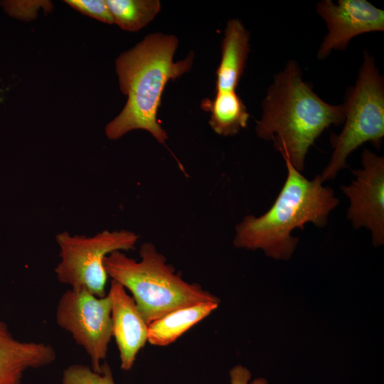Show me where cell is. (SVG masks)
Masks as SVG:
<instances>
[{
    "label": "cell",
    "instance_id": "16",
    "mask_svg": "<svg viewBox=\"0 0 384 384\" xmlns=\"http://www.w3.org/2000/svg\"><path fill=\"white\" fill-rule=\"evenodd\" d=\"M62 384H115L110 366L105 362L100 373L94 372L90 367L73 364L64 370Z\"/></svg>",
    "mask_w": 384,
    "mask_h": 384
},
{
    "label": "cell",
    "instance_id": "4",
    "mask_svg": "<svg viewBox=\"0 0 384 384\" xmlns=\"http://www.w3.org/2000/svg\"><path fill=\"white\" fill-rule=\"evenodd\" d=\"M137 261L115 251L105 258L104 267L108 277L130 291L147 324L182 307L220 302L200 285L184 281L153 243H143Z\"/></svg>",
    "mask_w": 384,
    "mask_h": 384
},
{
    "label": "cell",
    "instance_id": "3",
    "mask_svg": "<svg viewBox=\"0 0 384 384\" xmlns=\"http://www.w3.org/2000/svg\"><path fill=\"white\" fill-rule=\"evenodd\" d=\"M284 159L287 176L274 203L259 217L246 215L236 225L233 244L238 248L260 249L268 257L287 260L299 241L292 235L293 230H304L307 223L326 226L339 201L331 188L323 186L320 174L309 180Z\"/></svg>",
    "mask_w": 384,
    "mask_h": 384
},
{
    "label": "cell",
    "instance_id": "15",
    "mask_svg": "<svg viewBox=\"0 0 384 384\" xmlns=\"http://www.w3.org/2000/svg\"><path fill=\"white\" fill-rule=\"evenodd\" d=\"M114 23L127 31H138L161 10L159 0H106Z\"/></svg>",
    "mask_w": 384,
    "mask_h": 384
},
{
    "label": "cell",
    "instance_id": "19",
    "mask_svg": "<svg viewBox=\"0 0 384 384\" xmlns=\"http://www.w3.org/2000/svg\"><path fill=\"white\" fill-rule=\"evenodd\" d=\"M230 384H269L268 381L262 377L250 381L251 373L248 368L242 365H236L229 372Z\"/></svg>",
    "mask_w": 384,
    "mask_h": 384
},
{
    "label": "cell",
    "instance_id": "8",
    "mask_svg": "<svg viewBox=\"0 0 384 384\" xmlns=\"http://www.w3.org/2000/svg\"><path fill=\"white\" fill-rule=\"evenodd\" d=\"M361 163L352 171L356 179L341 188L350 201L348 220L356 229L369 230L375 247L384 242V157L365 149Z\"/></svg>",
    "mask_w": 384,
    "mask_h": 384
},
{
    "label": "cell",
    "instance_id": "17",
    "mask_svg": "<svg viewBox=\"0 0 384 384\" xmlns=\"http://www.w3.org/2000/svg\"><path fill=\"white\" fill-rule=\"evenodd\" d=\"M65 2L80 13L107 23H114L112 16L103 0H66Z\"/></svg>",
    "mask_w": 384,
    "mask_h": 384
},
{
    "label": "cell",
    "instance_id": "9",
    "mask_svg": "<svg viewBox=\"0 0 384 384\" xmlns=\"http://www.w3.org/2000/svg\"><path fill=\"white\" fill-rule=\"evenodd\" d=\"M316 10L328 28L316 53L318 60L325 59L334 50H345L358 35L384 31V11L366 0H322Z\"/></svg>",
    "mask_w": 384,
    "mask_h": 384
},
{
    "label": "cell",
    "instance_id": "1",
    "mask_svg": "<svg viewBox=\"0 0 384 384\" xmlns=\"http://www.w3.org/2000/svg\"><path fill=\"white\" fill-rule=\"evenodd\" d=\"M257 136L272 141L283 158L299 172L316 139L331 125L345 121L343 105H331L319 97L302 78L296 60H289L275 74L262 102Z\"/></svg>",
    "mask_w": 384,
    "mask_h": 384
},
{
    "label": "cell",
    "instance_id": "18",
    "mask_svg": "<svg viewBox=\"0 0 384 384\" xmlns=\"http://www.w3.org/2000/svg\"><path fill=\"white\" fill-rule=\"evenodd\" d=\"M7 6L9 10L14 14L17 11L15 16L22 17L23 18H32L33 16L36 15V11L41 6L47 5L50 4L49 1H13V3L9 2Z\"/></svg>",
    "mask_w": 384,
    "mask_h": 384
},
{
    "label": "cell",
    "instance_id": "13",
    "mask_svg": "<svg viewBox=\"0 0 384 384\" xmlns=\"http://www.w3.org/2000/svg\"><path fill=\"white\" fill-rule=\"evenodd\" d=\"M219 303L206 302L172 311L148 324L147 341L165 346L218 308Z\"/></svg>",
    "mask_w": 384,
    "mask_h": 384
},
{
    "label": "cell",
    "instance_id": "10",
    "mask_svg": "<svg viewBox=\"0 0 384 384\" xmlns=\"http://www.w3.org/2000/svg\"><path fill=\"white\" fill-rule=\"evenodd\" d=\"M108 294L112 303V336L119 352L120 366L129 370L147 341L148 324L121 284L112 279Z\"/></svg>",
    "mask_w": 384,
    "mask_h": 384
},
{
    "label": "cell",
    "instance_id": "11",
    "mask_svg": "<svg viewBox=\"0 0 384 384\" xmlns=\"http://www.w3.org/2000/svg\"><path fill=\"white\" fill-rule=\"evenodd\" d=\"M55 358L51 345L17 339L0 319V384H20L27 370L48 366Z\"/></svg>",
    "mask_w": 384,
    "mask_h": 384
},
{
    "label": "cell",
    "instance_id": "14",
    "mask_svg": "<svg viewBox=\"0 0 384 384\" xmlns=\"http://www.w3.org/2000/svg\"><path fill=\"white\" fill-rule=\"evenodd\" d=\"M201 106L210 113L209 124L219 135L234 136L247 127L250 114L235 90L216 92L214 98L203 99Z\"/></svg>",
    "mask_w": 384,
    "mask_h": 384
},
{
    "label": "cell",
    "instance_id": "2",
    "mask_svg": "<svg viewBox=\"0 0 384 384\" xmlns=\"http://www.w3.org/2000/svg\"><path fill=\"white\" fill-rule=\"evenodd\" d=\"M178 43L174 36L151 33L117 58L119 86L127 95V101L122 112L105 127L109 139L143 129L158 142L165 144L167 133L157 119L162 94L167 82L188 72L193 60V53H190L186 58L174 62Z\"/></svg>",
    "mask_w": 384,
    "mask_h": 384
},
{
    "label": "cell",
    "instance_id": "7",
    "mask_svg": "<svg viewBox=\"0 0 384 384\" xmlns=\"http://www.w3.org/2000/svg\"><path fill=\"white\" fill-rule=\"evenodd\" d=\"M112 303L108 293L97 297L85 289H70L56 308L58 325L68 331L91 361V369L100 373L112 336Z\"/></svg>",
    "mask_w": 384,
    "mask_h": 384
},
{
    "label": "cell",
    "instance_id": "5",
    "mask_svg": "<svg viewBox=\"0 0 384 384\" xmlns=\"http://www.w3.org/2000/svg\"><path fill=\"white\" fill-rule=\"evenodd\" d=\"M345 121L342 131L330 137L334 151L320 174L321 180L336 177L347 166L349 154L365 142L379 149L384 137V78L375 60L366 50L355 85L345 95Z\"/></svg>",
    "mask_w": 384,
    "mask_h": 384
},
{
    "label": "cell",
    "instance_id": "6",
    "mask_svg": "<svg viewBox=\"0 0 384 384\" xmlns=\"http://www.w3.org/2000/svg\"><path fill=\"white\" fill-rule=\"evenodd\" d=\"M139 238L127 230H105L92 236L72 235L68 231L58 233L55 241L60 260L55 268L58 280L97 297L106 296L108 275L105 258L115 251L134 250Z\"/></svg>",
    "mask_w": 384,
    "mask_h": 384
},
{
    "label": "cell",
    "instance_id": "12",
    "mask_svg": "<svg viewBox=\"0 0 384 384\" xmlns=\"http://www.w3.org/2000/svg\"><path fill=\"white\" fill-rule=\"evenodd\" d=\"M250 52V32L239 19H230L225 29L221 59L216 70L215 92L235 90Z\"/></svg>",
    "mask_w": 384,
    "mask_h": 384
}]
</instances>
